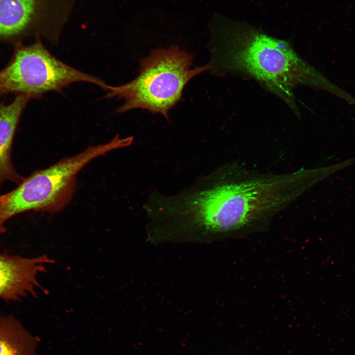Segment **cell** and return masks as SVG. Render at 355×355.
I'll return each instance as SVG.
<instances>
[{
  "label": "cell",
  "instance_id": "1",
  "mask_svg": "<svg viewBox=\"0 0 355 355\" xmlns=\"http://www.w3.org/2000/svg\"><path fill=\"white\" fill-rule=\"evenodd\" d=\"M211 33L210 71L214 74L253 79L282 100L298 118L294 91L305 86L342 99L347 92L302 58L287 41L271 36L248 22L215 13Z\"/></svg>",
  "mask_w": 355,
  "mask_h": 355
},
{
  "label": "cell",
  "instance_id": "7",
  "mask_svg": "<svg viewBox=\"0 0 355 355\" xmlns=\"http://www.w3.org/2000/svg\"><path fill=\"white\" fill-rule=\"evenodd\" d=\"M30 100L28 96L18 95L7 105L0 103V185L6 181L19 184L24 178L13 167L11 151L18 124Z\"/></svg>",
  "mask_w": 355,
  "mask_h": 355
},
{
  "label": "cell",
  "instance_id": "2",
  "mask_svg": "<svg viewBox=\"0 0 355 355\" xmlns=\"http://www.w3.org/2000/svg\"><path fill=\"white\" fill-rule=\"evenodd\" d=\"M193 60L192 54L178 46L154 49L141 60L135 79L122 85H108L105 97L124 100L118 113L142 108L169 120V111L181 100L186 84L210 70L209 65L191 68Z\"/></svg>",
  "mask_w": 355,
  "mask_h": 355
},
{
  "label": "cell",
  "instance_id": "4",
  "mask_svg": "<svg viewBox=\"0 0 355 355\" xmlns=\"http://www.w3.org/2000/svg\"><path fill=\"white\" fill-rule=\"evenodd\" d=\"M8 64L0 70V97L9 93L39 99L49 92H61L69 85L85 82L106 90L107 84L97 77L79 71L59 60L42 44L40 37L29 45H13Z\"/></svg>",
  "mask_w": 355,
  "mask_h": 355
},
{
  "label": "cell",
  "instance_id": "6",
  "mask_svg": "<svg viewBox=\"0 0 355 355\" xmlns=\"http://www.w3.org/2000/svg\"><path fill=\"white\" fill-rule=\"evenodd\" d=\"M54 262L47 255L27 258L0 253V298L17 301L28 295L36 297L38 290L48 292L37 276L46 272V264Z\"/></svg>",
  "mask_w": 355,
  "mask_h": 355
},
{
  "label": "cell",
  "instance_id": "5",
  "mask_svg": "<svg viewBox=\"0 0 355 355\" xmlns=\"http://www.w3.org/2000/svg\"><path fill=\"white\" fill-rule=\"evenodd\" d=\"M73 5V0H0V42L33 36L57 43Z\"/></svg>",
  "mask_w": 355,
  "mask_h": 355
},
{
  "label": "cell",
  "instance_id": "8",
  "mask_svg": "<svg viewBox=\"0 0 355 355\" xmlns=\"http://www.w3.org/2000/svg\"><path fill=\"white\" fill-rule=\"evenodd\" d=\"M36 345L16 318L0 315V355H35Z\"/></svg>",
  "mask_w": 355,
  "mask_h": 355
},
{
  "label": "cell",
  "instance_id": "3",
  "mask_svg": "<svg viewBox=\"0 0 355 355\" xmlns=\"http://www.w3.org/2000/svg\"><path fill=\"white\" fill-rule=\"evenodd\" d=\"M122 146L121 140L114 137L107 143L89 146L24 178L16 188L0 195V235L6 230L7 221L18 214L30 211L53 213L63 209L73 195L77 173L92 159Z\"/></svg>",
  "mask_w": 355,
  "mask_h": 355
}]
</instances>
